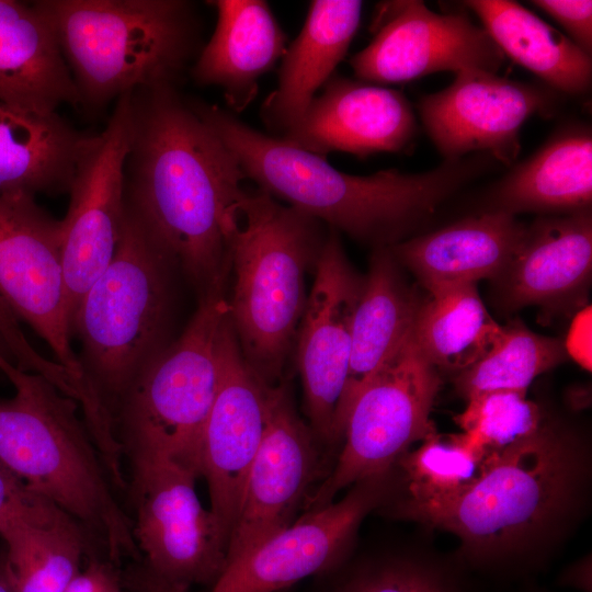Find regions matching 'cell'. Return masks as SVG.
<instances>
[{
	"instance_id": "2e32d148",
	"label": "cell",
	"mask_w": 592,
	"mask_h": 592,
	"mask_svg": "<svg viewBox=\"0 0 592 592\" xmlns=\"http://www.w3.org/2000/svg\"><path fill=\"white\" fill-rule=\"evenodd\" d=\"M445 89L423 95L418 110L423 126L445 161L482 151L512 166L521 150L520 130L534 114L555 109L548 88L513 81L481 69L455 72Z\"/></svg>"
},
{
	"instance_id": "9a60e30c",
	"label": "cell",
	"mask_w": 592,
	"mask_h": 592,
	"mask_svg": "<svg viewBox=\"0 0 592 592\" xmlns=\"http://www.w3.org/2000/svg\"><path fill=\"white\" fill-rule=\"evenodd\" d=\"M379 8L373 41L350 59L364 82L398 83L463 69L497 72L504 60L486 30L465 14L436 13L415 0Z\"/></svg>"
},
{
	"instance_id": "9c48e42d",
	"label": "cell",
	"mask_w": 592,
	"mask_h": 592,
	"mask_svg": "<svg viewBox=\"0 0 592 592\" xmlns=\"http://www.w3.org/2000/svg\"><path fill=\"white\" fill-rule=\"evenodd\" d=\"M138 560L121 576L126 592H190L213 587L227 566V545L196 493L195 474L155 453L129 455Z\"/></svg>"
},
{
	"instance_id": "3957f363",
	"label": "cell",
	"mask_w": 592,
	"mask_h": 592,
	"mask_svg": "<svg viewBox=\"0 0 592 592\" xmlns=\"http://www.w3.org/2000/svg\"><path fill=\"white\" fill-rule=\"evenodd\" d=\"M189 102L260 190L374 249L402 241L478 177L487 162L477 156L444 161L421 173L391 169L353 175L252 128L217 104Z\"/></svg>"
},
{
	"instance_id": "6da1fadb",
	"label": "cell",
	"mask_w": 592,
	"mask_h": 592,
	"mask_svg": "<svg viewBox=\"0 0 592 592\" xmlns=\"http://www.w3.org/2000/svg\"><path fill=\"white\" fill-rule=\"evenodd\" d=\"M125 204L194 288L227 295L246 178L234 153L174 86L132 92Z\"/></svg>"
},
{
	"instance_id": "ab89813d",
	"label": "cell",
	"mask_w": 592,
	"mask_h": 592,
	"mask_svg": "<svg viewBox=\"0 0 592 592\" xmlns=\"http://www.w3.org/2000/svg\"><path fill=\"white\" fill-rule=\"evenodd\" d=\"M0 371L10 379L18 373L19 368L0 352Z\"/></svg>"
},
{
	"instance_id": "cb8c5ba5",
	"label": "cell",
	"mask_w": 592,
	"mask_h": 592,
	"mask_svg": "<svg viewBox=\"0 0 592 592\" xmlns=\"http://www.w3.org/2000/svg\"><path fill=\"white\" fill-rule=\"evenodd\" d=\"M0 102L38 114L79 106L54 27L37 1L0 0Z\"/></svg>"
},
{
	"instance_id": "8992f818",
	"label": "cell",
	"mask_w": 592,
	"mask_h": 592,
	"mask_svg": "<svg viewBox=\"0 0 592 592\" xmlns=\"http://www.w3.org/2000/svg\"><path fill=\"white\" fill-rule=\"evenodd\" d=\"M79 96L96 111L121 95L178 87L198 55L200 21L185 0H37Z\"/></svg>"
},
{
	"instance_id": "f1b7e54d",
	"label": "cell",
	"mask_w": 592,
	"mask_h": 592,
	"mask_svg": "<svg viewBox=\"0 0 592 592\" xmlns=\"http://www.w3.org/2000/svg\"><path fill=\"white\" fill-rule=\"evenodd\" d=\"M483 29L505 56L539 77L550 89L579 95L592 81L591 55L568 36L511 0H469Z\"/></svg>"
},
{
	"instance_id": "d6a6232c",
	"label": "cell",
	"mask_w": 592,
	"mask_h": 592,
	"mask_svg": "<svg viewBox=\"0 0 592 592\" xmlns=\"http://www.w3.org/2000/svg\"><path fill=\"white\" fill-rule=\"evenodd\" d=\"M322 576L329 580L320 592H467L456 568L410 554L343 563Z\"/></svg>"
},
{
	"instance_id": "d590c367",
	"label": "cell",
	"mask_w": 592,
	"mask_h": 592,
	"mask_svg": "<svg viewBox=\"0 0 592 592\" xmlns=\"http://www.w3.org/2000/svg\"><path fill=\"white\" fill-rule=\"evenodd\" d=\"M121 574L111 563L92 559L65 592H122Z\"/></svg>"
},
{
	"instance_id": "8fae6325",
	"label": "cell",
	"mask_w": 592,
	"mask_h": 592,
	"mask_svg": "<svg viewBox=\"0 0 592 592\" xmlns=\"http://www.w3.org/2000/svg\"><path fill=\"white\" fill-rule=\"evenodd\" d=\"M0 297L46 342L53 360L101 403L71 345L60 219L31 195H0Z\"/></svg>"
},
{
	"instance_id": "52a82bcc",
	"label": "cell",
	"mask_w": 592,
	"mask_h": 592,
	"mask_svg": "<svg viewBox=\"0 0 592 592\" xmlns=\"http://www.w3.org/2000/svg\"><path fill=\"white\" fill-rule=\"evenodd\" d=\"M177 266L125 204L114 255L71 325L82 374L115 423L118 406L173 340Z\"/></svg>"
},
{
	"instance_id": "f546056e",
	"label": "cell",
	"mask_w": 592,
	"mask_h": 592,
	"mask_svg": "<svg viewBox=\"0 0 592 592\" xmlns=\"http://www.w3.org/2000/svg\"><path fill=\"white\" fill-rule=\"evenodd\" d=\"M499 325L482 303L476 284H453L422 297L413 339L439 371L458 374L486 356L500 341Z\"/></svg>"
},
{
	"instance_id": "484cf974",
	"label": "cell",
	"mask_w": 592,
	"mask_h": 592,
	"mask_svg": "<svg viewBox=\"0 0 592 592\" xmlns=\"http://www.w3.org/2000/svg\"><path fill=\"white\" fill-rule=\"evenodd\" d=\"M592 136L571 126L550 137L534 155L516 163L489 195L485 210L569 214L591 208Z\"/></svg>"
},
{
	"instance_id": "7402d4cb",
	"label": "cell",
	"mask_w": 592,
	"mask_h": 592,
	"mask_svg": "<svg viewBox=\"0 0 592 592\" xmlns=\"http://www.w3.org/2000/svg\"><path fill=\"white\" fill-rule=\"evenodd\" d=\"M209 3L216 9V25L191 75L201 86L219 87L230 112L240 113L258 94L259 79L285 54L286 35L266 1Z\"/></svg>"
},
{
	"instance_id": "e0dca14e",
	"label": "cell",
	"mask_w": 592,
	"mask_h": 592,
	"mask_svg": "<svg viewBox=\"0 0 592 592\" xmlns=\"http://www.w3.org/2000/svg\"><path fill=\"white\" fill-rule=\"evenodd\" d=\"M319 446L286 384L271 387L266 428L246 479L227 565L294 522L320 475Z\"/></svg>"
},
{
	"instance_id": "e575fe53",
	"label": "cell",
	"mask_w": 592,
	"mask_h": 592,
	"mask_svg": "<svg viewBox=\"0 0 592 592\" xmlns=\"http://www.w3.org/2000/svg\"><path fill=\"white\" fill-rule=\"evenodd\" d=\"M532 3L557 21L583 52L592 50V1L536 0Z\"/></svg>"
},
{
	"instance_id": "7c38bea8",
	"label": "cell",
	"mask_w": 592,
	"mask_h": 592,
	"mask_svg": "<svg viewBox=\"0 0 592 592\" xmlns=\"http://www.w3.org/2000/svg\"><path fill=\"white\" fill-rule=\"evenodd\" d=\"M364 275L349 261L340 232L328 227L298 326L294 354L309 428L320 446L335 448V419L346 383L352 326Z\"/></svg>"
},
{
	"instance_id": "603a6c76",
	"label": "cell",
	"mask_w": 592,
	"mask_h": 592,
	"mask_svg": "<svg viewBox=\"0 0 592 592\" xmlns=\"http://www.w3.org/2000/svg\"><path fill=\"white\" fill-rule=\"evenodd\" d=\"M401 269L389 247L374 249L353 319L349 372L335 419L338 444L356 398L412 330L422 297Z\"/></svg>"
},
{
	"instance_id": "83f0119b",
	"label": "cell",
	"mask_w": 592,
	"mask_h": 592,
	"mask_svg": "<svg viewBox=\"0 0 592 592\" xmlns=\"http://www.w3.org/2000/svg\"><path fill=\"white\" fill-rule=\"evenodd\" d=\"M79 525L55 503L27 490L19 510L0 521L13 592H65L82 570Z\"/></svg>"
},
{
	"instance_id": "f35d334b",
	"label": "cell",
	"mask_w": 592,
	"mask_h": 592,
	"mask_svg": "<svg viewBox=\"0 0 592 592\" xmlns=\"http://www.w3.org/2000/svg\"><path fill=\"white\" fill-rule=\"evenodd\" d=\"M559 581L563 585L591 592V557L590 555L571 565L560 576Z\"/></svg>"
},
{
	"instance_id": "1f68e13d",
	"label": "cell",
	"mask_w": 592,
	"mask_h": 592,
	"mask_svg": "<svg viewBox=\"0 0 592 592\" xmlns=\"http://www.w3.org/2000/svg\"><path fill=\"white\" fill-rule=\"evenodd\" d=\"M490 456L477 449L464 433H436L395 463L406 486L401 499L426 501L455 493L482 475Z\"/></svg>"
},
{
	"instance_id": "836d02e7",
	"label": "cell",
	"mask_w": 592,
	"mask_h": 592,
	"mask_svg": "<svg viewBox=\"0 0 592 592\" xmlns=\"http://www.w3.org/2000/svg\"><path fill=\"white\" fill-rule=\"evenodd\" d=\"M455 417L469 442L487 456L504 452L535 434L547 419L544 410L526 392L496 390L467 399Z\"/></svg>"
},
{
	"instance_id": "ba28073f",
	"label": "cell",
	"mask_w": 592,
	"mask_h": 592,
	"mask_svg": "<svg viewBox=\"0 0 592 592\" xmlns=\"http://www.w3.org/2000/svg\"><path fill=\"white\" fill-rule=\"evenodd\" d=\"M226 295L198 300L174 340L139 374L115 413L129 455L160 454L200 474L203 431L220 380Z\"/></svg>"
},
{
	"instance_id": "4dcf8cb0",
	"label": "cell",
	"mask_w": 592,
	"mask_h": 592,
	"mask_svg": "<svg viewBox=\"0 0 592 592\" xmlns=\"http://www.w3.org/2000/svg\"><path fill=\"white\" fill-rule=\"evenodd\" d=\"M567 358L565 341L535 333L514 320L503 326L500 341L486 356L456 374L455 386L466 399L496 390L526 392L537 376Z\"/></svg>"
},
{
	"instance_id": "74e56055",
	"label": "cell",
	"mask_w": 592,
	"mask_h": 592,
	"mask_svg": "<svg viewBox=\"0 0 592 592\" xmlns=\"http://www.w3.org/2000/svg\"><path fill=\"white\" fill-rule=\"evenodd\" d=\"M27 490L0 468V521L19 510Z\"/></svg>"
},
{
	"instance_id": "b9f144b4",
	"label": "cell",
	"mask_w": 592,
	"mask_h": 592,
	"mask_svg": "<svg viewBox=\"0 0 592 592\" xmlns=\"http://www.w3.org/2000/svg\"><path fill=\"white\" fill-rule=\"evenodd\" d=\"M122 592H126V591H125V590L123 589V591H122Z\"/></svg>"
},
{
	"instance_id": "4fadbf2b",
	"label": "cell",
	"mask_w": 592,
	"mask_h": 592,
	"mask_svg": "<svg viewBox=\"0 0 592 592\" xmlns=\"http://www.w3.org/2000/svg\"><path fill=\"white\" fill-rule=\"evenodd\" d=\"M132 136V93L121 95L104 129L91 135L60 219L70 325L93 282L111 262L125 212V162Z\"/></svg>"
},
{
	"instance_id": "60d3db41",
	"label": "cell",
	"mask_w": 592,
	"mask_h": 592,
	"mask_svg": "<svg viewBox=\"0 0 592 592\" xmlns=\"http://www.w3.org/2000/svg\"><path fill=\"white\" fill-rule=\"evenodd\" d=\"M0 592H13L5 568V562L0 566Z\"/></svg>"
},
{
	"instance_id": "44dd1931",
	"label": "cell",
	"mask_w": 592,
	"mask_h": 592,
	"mask_svg": "<svg viewBox=\"0 0 592 592\" xmlns=\"http://www.w3.org/2000/svg\"><path fill=\"white\" fill-rule=\"evenodd\" d=\"M527 225L515 216L483 210L389 247L426 292L453 284L496 280L522 247Z\"/></svg>"
},
{
	"instance_id": "ac0fdd59",
	"label": "cell",
	"mask_w": 592,
	"mask_h": 592,
	"mask_svg": "<svg viewBox=\"0 0 592 592\" xmlns=\"http://www.w3.org/2000/svg\"><path fill=\"white\" fill-rule=\"evenodd\" d=\"M270 388L246 363L228 316L220 333V380L203 431L200 460L209 511L227 548L265 432Z\"/></svg>"
},
{
	"instance_id": "d4e9b609",
	"label": "cell",
	"mask_w": 592,
	"mask_h": 592,
	"mask_svg": "<svg viewBox=\"0 0 592 592\" xmlns=\"http://www.w3.org/2000/svg\"><path fill=\"white\" fill-rule=\"evenodd\" d=\"M362 5L351 0L311 1L298 36L282 57L277 87L261 107L272 132L282 136L292 128L334 75L358 29Z\"/></svg>"
},
{
	"instance_id": "277c9868",
	"label": "cell",
	"mask_w": 592,
	"mask_h": 592,
	"mask_svg": "<svg viewBox=\"0 0 592 592\" xmlns=\"http://www.w3.org/2000/svg\"><path fill=\"white\" fill-rule=\"evenodd\" d=\"M328 226L258 189L238 204L228 316L241 354L266 386L283 383ZM229 277V278H230Z\"/></svg>"
},
{
	"instance_id": "4316f807",
	"label": "cell",
	"mask_w": 592,
	"mask_h": 592,
	"mask_svg": "<svg viewBox=\"0 0 592 592\" xmlns=\"http://www.w3.org/2000/svg\"><path fill=\"white\" fill-rule=\"evenodd\" d=\"M90 138L58 113L0 102V195L68 193Z\"/></svg>"
},
{
	"instance_id": "5b68a950",
	"label": "cell",
	"mask_w": 592,
	"mask_h": 592,
	"mask_svg": "<svg viewBox=\"0 0 592 592\" xmlns=\"http://www.w3.org/2000/svg\"><path fill=\"white\" fill-rule=\"evenodd\" d=\"M11 383L15 395L0 401V468L98 534L112 562L137 561L133 522L78 402L36 373L21 371Z\"/></svg>"
},
{
	"instance_id": "30bf717a",
	"label": "cell",
	"mask_w": 592,
	"mask_h": 592,
	"mask_svg": "<svg viewBox=\"0 0 592 592\" xmlns=\"http://www.w3.org/2000/svg\"><path fill=\"white\" fill-rule=\"evenodd\" d=\"M441 384L411 330L356 398L337 462L306 500L305 512L331 503L364 478L391 470L412 444L435 435L431 412Z\"/></svg>"
},
{
	"instance_id": "5bb4252c",
	"label": "cell",
	"mask_w": 592,
	"mask_h": 592,
	"mask_svg": "<svg viewBox=\"0 0 592 592\" xmlns=\"http://www.w3.org/2000/svg\"><path fill=\"white\" fill-rule=\"evenodd\" d=\"M392 469L364 478L227 565L209 592H277L343 565L365 516L384 504Z\"/></svg>"
},
{
	"instance_id": "8d00e7d4",
	"label": "cell",
	"mask_w": 592,
	"mask_h": 592,
	"mask_svg": "<svg viewBox=\"0 0 592 592\" xmlns=\"http://www.w3.org/2000/svg\"><path fill=\"white\" fill-rule=\"evenodd\" d=\"M565 346L569 355H572L584 367L590 369V312L578 315L569 332Z\"/></svg>"
},
{
	"instance_id": "d6986e66",
	"label": "cell",
	"mask_w": 592,
	"mask_h": 592,
	"mask_svg": "<svg viewBox=\"0 0 592 592\" xmlns=\"http://www.w3.org/2000/svg\"><path fill=\"white\" fill-rule=\"evenodd\" d=\"M417 127L411 104L400 91L334 73L280 138L322 158L332 151L365 158L402 151Z\"/></svg>"
},
{
	"instance_id": "7a4b0ae2",
	"label": "cell",
	"mask_w": 592,
	"mask_h": 592,
	"mask_svg": "<svg viewBox=\"0 0 592 592\" xmlns=\"http://www.w3.org/2000/svg\"><path fill=\"white\" fill-rule=\"evenodd\" d=\"M590 464L585 441L547 417L535 434L491 455L470 486L426 501L397 499L389 509L457 536L470 566L520 571L543 560L577 521Z\"/></svg>"
},
{
	"instance_id": "ffe728a7",
	"label": "cell",
	"mask_w": 592,
	"mask_h": 592,
	"mask_svg": "<svg viewBox=\"0 0 592 592\" xmlns=\"http://www.w3.org/2000/svg\"><path fill=\"white\" fill-rule=\"evenodd\" d=\"M591 272V208L539 217L492 281L496 305L509 312L526 306L550 315L571 312L587 301Z\"/></svg>"
}]
</instances>
